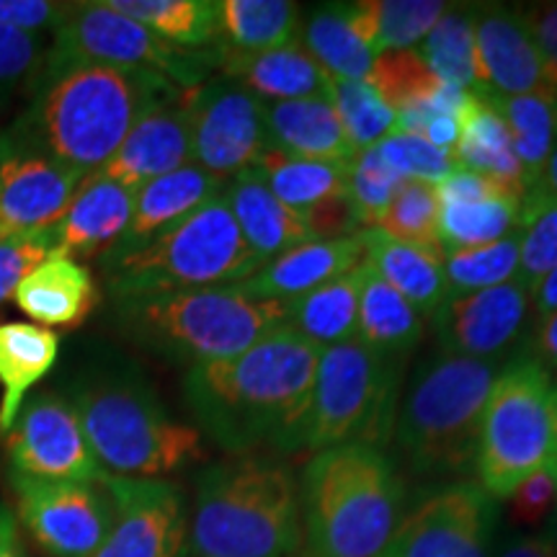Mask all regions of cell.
Instances as JSON below:
<instances>
[{
    "mask_svg": "<svg viewBox=\"0 0 557 557\" xmlns=\"http://www.w3.org/2000/svg\"><path fill=\"white\" fill-rule=\"evenodd\" d=\"M475 96H527L555 94L547 81L540 50L529 34L517 5L475 3Z\"/></svg>",
    "mask_w": 557,
    "mask_h": 557,
    "instance_id": "cell-19",
    "label": "cell"
},
{
    "mask_svg": "<svg viewBox=\"0 0 557 557\" xmlns=\"http://www.w3.org/2000/svg\"><path fill=\"white\" fill-rule=\"evenodd\" d=\"M302 47L331 78L367 81L374 58L348 21V3L315 5L302 21Z\"/></svg>",
    "mask_w": 557,
    "mask_h": 557,
    "instance_id": "cell-36",
    "label": "cell"
},
{
    "mask_svg": "<svg viewBox=\"0 0 557 557\" xmlns=\"http://www.w3.org/2000/svg\"><path fill=\"white\" fill-rule=\"evenodd\" d=\"M184 94L145 70L75 62L39 73L29 109L11 132L86 178L120 150L150 109Z\"/></svg>",
    "mask_w": 557,
    "mask_h": 557,
    "instance_id": "cell-2",
    "label": "cell"
},
{
    "mask_svg": "<svg viewBox=\"0 0 557 557\" xmlns=\"http://www.w3.org/2000/svg\"><path fill=\"white\" fill-rule=\"evenodd\" d=\"M532 292L519 278L498 287L449 295L431 323L447 357L504 361L527 329Z\"/></svg>",
    "mask_w": 557,
    "mask_h": 557,
    "instance_id": "cell-18",
    "label": "cell"
},
{
    "mask_svg": "<svg viewBox=\"0 0 557 557\" xmlns=\"http://www.w3.org/2000/svg\"><path fill=\"white\" fill-rule=\"evenodd\" d=\"M271 148L320 163H354L357 150L329 96L267 103Z\"/></svg>",
    "mask_w": 557,
    "mask_h": 557,
    "instance_id": "cell-28",
    "label": "cell"
},
{
    "mask_svg": "<svg viewBox=\"0 0 557 557\" xmlns=\"http://www.w3.org/2000/svg\"><path fill=\"white\" fill-rule=\"evenodd\" d=\"M114 302L124 336L186 367L238 357L287 323V302L253 295L243 282Z\"/></svg>",
    "mask_w": 557,
    "mask_h": 557,
    "instance_id": "cell-5",
    "label": "cell"
},
{
    "mask_svg": "<svg viewBox=\"0 0 557 557\" xmlns=\"http://www.w3.org/2000/svg\"><path fill=\"white\" fill-rule=\"evenodd\" d=\"M504 361L429 359L395 418L403 462L418 478H455L475 470L480 426Z\"/></svg>",
    "mask_w": 557,
    "mask_h": 557,
    "instance_id": "cell-8",
    "label": "cell"
},
{
    "mask_svg": "<svg viewBox=\"0 0 557 557\" xmlns=\"http://www.w3.org/2000/svg\"><path fill=\"white\" fill-rule=\"evenodd\" d=\"M529 357L537 359L549 374L557 372V312L534 325V338L529 346Z\"/></svg>",
    "mask_w": 557,
    "mask_h": 557,
    "instance_id": "cell-55",
    "label": "cell"
},
{
    "mask_svg": "<svg viewBox=\"0 0 557 557\" xmlns=\"http://www.w3.org/2000/svg\"><path fill=\"white\" fill-rule=\"evenodd\" d=\"M553 434H555V457H553V462H557V385H553Z\"/></svg>",
    "mask_w": 557,
    "mask_h": 557,
    "instance_id": "cell-61",
    "label": "cell"
},
{
    "mask_svg": "<svg viewBox=\"0 0 557 557\" xmlns=\"http://www.w3.org/2000/svg\"><path fill=\"white\" fill-rule=\"evenodd\" d=\"M438 197L434 184L423 181H403L389 201L387 212L382 214L377 230L389 238L413 243V246L442 248L438 240Z\"/></svg>",
    "mask_w": 557,
    "mask_h": 557,
    "instance_id": "cell-44",
    "label": "cell"
},
{
    "mask_svg": "<svg viewBox=\"0 0 557 557\" xmlns=\"http://www.w3.org/2000/svg\"><path fill=\"white\" fill-rule=\"evenodd\" d=\"M361 284H364V261L348 274L287 302L284 325L323 348L357 338Z\"/></svg>",
    "mask_w": 557,
    "mask_h": 557,
    "instance_id": "cell-32",
    "label": "cell"
},
{
    "mask_svg": "<svg viewBox=\"0 0 557 557\" xmlns=\"http://www.w3.org/2000/svg\"><path fill=\"white\" fill-rule=\"evenodd\" d=\"M111 11L148 26L160 39L186 50H209L222 41L218 0H103Z\"/></svg>",
    "mask_w": 557,
    "mask_h": 557,
    "instance_id": "cell-34",
    "label": "cell"
},
{
    "mask_svg": "<svg viewBox=\"0 0 557 557\" xmlns=\"http://www.w3.org/2000/svg\"><path fill=\"white\" fill-rule=\"evenodd\" d=\"M493 557H557L545 534H511Z\"/></svg>",
    "mask_w": 557,
    "mask_h": 557,
    "instance_id": "cell-56",
    "label": "cell"
},
{
    "mask_svg": "<svg viewBox=\"0 0 557 557\" xmlns=\"http://www.w3.org/2000/svg\"><path fill=\"white\" fill-rule=\"evenodd\" d=\"M83 176L34 148L16 132L0 135V240L52 230Z\"/></svg>",
    "mask_w": 557,
    "mask_h": 557,
    "instance_id": "cell-17",
    "label": "cell"
},
{
    "mask_svg": "<svg viewBox=\"0 0 557 557\" xmlns=\"http://www.w3.org/2000/svg\"><path fill=\"white\" fill-rule=\"evenodd\" d=\"M67 400L109 475L165 478L207 459L201 431L173 418L148 382L135 374H86Z\"/></svg>",
    "mask_w": 557,
    "mask_h": 557,
    "instance_id": "cell-6",
    "label": "cell"
},
{
    "mask_svg": "<svg viewBox=\"0 0 557 557\" xmlns=\"http://www.w3.org/2000/svg\"><path fill=\"white\" fill-rule=\"evenodd\" d=\"M47 41L41 34L3 29L0 26V88L37 81L45 65Z\"/></svg>",
    "mask_w": 557,
    "mask_h": 557,
    "instance_id": "cell-49",
    "label": "cell"
},
{
    "mask_svg": "<svg viewBox=\"0 0 557 557\" xmlns=\"http://www.w3.org/2000/svg\"><path fill=\"white\" fill-rule=\"evenodd\" d=\"M137 191L101 176H86L54 225V253L70 259L107 256L127 233Z\"/></svg>",
    "mask_w": 557,
    "mask_h": 557,
    "instance_id": "cell-21",
    "label": "cell"
},
{
    "mask_svg": "<svg viewBox=\"0 0 557 557\" xmlns=\"http://www.w3.org/2000/svg\"><path fill=\"white\" fill-rule=\"evenodd\" d=\"M225 199L243 238L263 263L310 240L302 214L282 205L253 165L227 181Z\"/></svg>",
    "mask_w": 557,
    "mask_h": 557,
    "instance_id": "cell-26",
    "label": "cell"
},
{
    "mask_svg": "<svg viewBox=\"0 0 557 557\" xmlns=\"http://www.w3.org/2000/svg\"><path fill=\"white\" fill-rule=\"evenodd\" d=\"M418 54L438 81L478 94L472 5H449L429 37L418 45Z\"/></svg>",
    "mask_w": 557,
    "mask_h": 557,
    "instance_id": "cell-40",
    "label": "cell"
},
{
    "mask_svg": "<svg viewBox=\"0 0 557 557\" xmlns=\"http://www.w3.org/2000/svg\"><path fill=\"white\" fill-rule=\"evenodd\" d=\"M357 338L382 357L400 359L421 344L423 318L398 289L364 261Z\"/></svg>",
    "mask_w": 557,
    "mask_h": 557,
    "instance_id": "cell-31",
    "label": "cell"
},
{
    "mask_svg": "<svg viewBox=\"0 0 557 557\" xmlns=\"http://www.w3.org/2000/svg\"><path fill=\"white\" fill-rule=\"evenodd\" d=\"M299 545V483L287 462L248 451L199 472L186 557H295Z\"/></svg>",
    "mask_w": 557,
    "mask_h": 557,
    "instance_id": "cell-3",
    "label": "cell"
},
{
    "mask_svg": "<svg viewBox=\"0 0 557 557\" xmlns=\"http://www.w3.org/2000/svg\"><path fill=\"white\" fill-rule=\"evenodd\" d=\"M331 103L336 109L348 143L354 150H369L395 132V111L374 94L364 81H336L331 83Z\"/></svg>",
    "mask_w": 557,
    "mask_h": 557,
    "instance_id": "cell-43",
    "label": "cell"
},
{
    "mask_svg": "<svg viewBox=\"0 0 557 557\" xmlns=\"http://www.w3.org/2000/svg\"><path fill=\"white\" fill-rule=\"evenodd\" d=\"M438 240L447 250L480 248L506 238L519 227L521 197H506L462 205V201H438Z\"/></svg>",
    "mask_w": 557,
    "mask_h": 557,
    "instance_id": "cell-39",
    "label": "cell"
},
{
    "mask_svg": "<svg viewBox=\"0 0 557 557\" xmlns=\"http://www.w3.org/2000/svg\"><path fill=\"white\" fill-rule=\"evenodd\" d=\"M506 194H517V191L506 189V186L498 184V181L468 169H455L447 178L442 181V184L436 186L438 201H462V205L498 199V197H506ZM517 197H521V194H517Z\"/></svg>",
    "mask_w": 557,
    "mask_h": 557,
    "instance_id": "cell-54",
    "label": "cell"
},
{
    "mask_svg": "<svg viewBox=\"0 0 557 557\" xmlns=\"http://www.w3.org/2000/svg\"><path fill=\"white\" fill-rule=\"evenodd\" d=\"M220 75L240 83L261 101H299L329 96L333 78L310 58L302 45L276 47V50L243 52L220 45Z\"/></svg>",
    "mask_w": 557,
    "mask_h": 557,
    "instance_id": "cell-22",
    "label": "cell"
},
{
    "mask_svg": "<svg viewBox=\"0 0 557 557\" xmlns=\"http://www.w3.org/2000/svg\"><path fill=\"white\" fill-rule=\"evenodd\" d=\"M462 132L455 148L459 169H468L483 176L498 181L506 189L524 197V171L513 152L511 132H508L504 116L491 107L485 99L472 94L462 116H459Z\"/></svg>",
    "mask_w": 557,
    "mask_h": 557,
    "instance_id": "cell-30",
    "label": "cell"
},
{
    "mask_svg": "<svg viewBox=\"0 0 557 557\" xmlns=\"http://www.w3.org/2000/svg\"><path fill=\"white\" fill-rule=\"evenodd\" d=\"M540 186H545L553 197H557V94H555V143H553V150H549L545 176H542Z\"/></svg>",
    "mask_w": 557,
    "mask_h": 557,
    "instance_id": "cell-59",
    "label": "cell"
},
{
    "mask_svg": "<svg viewBox=\"0 0 557 557\" xmlns=\"http://www.w3.org/2000/svg\"><path fill=\"white\" fill-rule=\"evenodd\" d=\"M75 62L145 70L171 81L181 90H194L220 67V45L209 50L176 47L152 34L148 26L111 11L103 0H96L70 5L65 21L52 32L41 73Z\"/></svg>",
    "mask_w": 557,
    "mask_h": 557,
    "instance_id": "cell-11",
    "label": "cell"
},
{
    "mask_svg": "<svg viewBox=\"0 0 557 557\" xmlns=\"http://www.w3.org/2000/svg\"><path fill=\"white\" fill-rule=\"evenodd\" d=\"M532 308H534V320H537V323L557 312V267L549 271V274L540 282V287L534 289Z\"/></svg>",
    "mask_w": 557,
    "mask_h": 557,
    "instance_id": "cell-58",
    "label": "cell"
},
{
    "mask_svg": "<svg viewBox=\"0 0 557 557\" xmlns=\"http://www.w3.org/2000/svg\"><path fill=\"white\" fill-rule=\"evenodd\" d=\"M555 457L553 374L521 354L500 369L480 426L475 472L491 498L506 500Z\"/></svg>",
    "mask_w": 557,
    "mask_h": 557,
    "instance_id": "cell-9",
    "label": "cell"
},
{
    "mask_svg": "<svg viewBox=\"0 0 557 557\" xmlns=\"http://www.w3.org/2000/svg\"><path fill=\"white\" fill-rule=\"evenodd\" d=\"M305 227H308L310 240H341V238H354L359 235L364 225H361L359 209L354 205V199L348 197V191L329 197L318 205L302 212Z\"/></svg>",
    "mask_w": 557,
    "mask_h": 557,
    "instance_id": "cell-50",
    "label": "cell"
},
{
    "mask_svg": "<svg viewBox=\"0 0 557 557\" xmlns=\"http://www.w3.org/2000/svg\"><path fill=\"white\" fill-rule=\"evenodd\" d=\"M451 3L442 0H361L348 3V21L372 54L413 50Z\"/></svg>",
    "mask_w": 557,
    "mask_h": 557,
    "instance_id": "cell-33",
    "label": "cell"
},
{
    "mask_svg": "<svg viewBox=\"0 0 557 557\" xmlns=\"http://www.w3.org/2000/svg\"><path fill=\"white\" fill-rule=\"evenodd\" d=\"M361 261H364V243L359 235L341 240H308L263 263L243 284L248 292L263 299L292 302V299L305 297L308 292L348 274Z\"/></svg>",
    "mask_w": 557,
    "mask_h": 557,
    "instance_id": "cell-24",
    "label": "cell"
},
{
    "mask_svg": "<svg viewBox=\"0 0 557 557\" xmlns=\"http://www.w3.org/2000/svg\"><path fill=\"white\" fill-rule=\"evenodd\" d=\"M9 472L39 480L103 483L109 475L83 434L73 403L58 393H39L24 403L5 434Z\"/></svg>",
    "mask_w": 557,
    "mask_h": 557,
    "instance_id": "cell-15",
    "label": "cell"
},
{
    "mask_svg": "<svg viewBox=\"0 0 557 557\" xmlns=\"http://www.w3.org/2000/svg\"><path fill=\"white\" fill-rule=\"evenodd\" d=\"M364 83L374 88V94L395 114H400V111L434 94V88L442 81L431 73V67L423 62L418 50H400L377 54Z\"/></svg>",
    "mask_w": 557,
    "mask_h": 557,
    "instance_id": "cell-45",
    "label": "cell"
},
{
    "mask_svg": "<svg viewBox=\"0 0 557 557\" xmlns=\"http://www.w3.org/2000/svg\"><path fill=\"white\" fill-rule=\"evenodd\" d=\"M114 524L94 557H186L189 508L184 491L165 478L107 475Z\"/></svg>",
    "mask_w": 557,
    "mask_h": 557,
    "instance_id": "cell-16",
    "label": "cell"
},
{
    "mask_svg": "<svg viewBox=\"0 0 557 557\" xmlns=\"http://www.w3.org/2000/svg\"><path fill=\"white\" fill-rule=\"evenodd\" d=\"M406 485L385 449H320L299 480L310 557H382L403 519Z\"/></svg>",
    "mask_w": 557,
    "mask_h": 557,
    "instance_id": "cell-4",
    "label": "cell"
},
{
    "mask_svg": "<svg viewBox=\"0 0 557 557\" xmlns=\"http://www.w3.org/2000/svg\"><path fill=\"white\" fill-rule=\"evenodd\" d=\"M18 527L50 557H94L114 524L103 483L39 480L9 472Z\"/></svg>",
    "mask_w": 557,
    "mask_h": 557,
    "instance_id": "cell-12",
    "label": "cell"
},
{
    "mask_svg": "<svg viewBox=\"0 0 557 557\" xmlns=\"http://www.w3.org/2000/svg\"><path fill=\"white\" fill-rule=\"evenodd\" d=\"M517 11L537 45L547 81L557 88V3L517 5Z\"/></svg>",
    "mask_w": 557,
    "mask_h": 557,
    "instance_id": "cell-53",
    "label": "cell"
},
{
    "mask_svg": "<svg viewBox=\"0 0 557 557\" xmlns=\"http://www.w3.org/2000/svg\"><path fill=\"white\" fill-rule=\"evenodd\" d=\"M557 94V90H555ZM555 94L480 96L504 116L511 132L513 152L524 171L527 191L542 184L545 165L555 143Z\"/></svg>",
    "mask_w": 557,
    "mask_h": 557,
    "instance_id": "cell-37",
    "label": "cell"
},
{
    "mask_svg": "<svg viewBox=\"0 0 557 557\" xmlns=\"http://www.w3.org/2000/svg\"><path fill=\"white\" fill-rule=\"evenodd\" d=\"M60 351L58 333L34 323H0V436L11 431L32 387L47 377Z\"/></svg>",
    "mask_w": 557,
    "mask_h": 557,
    "instance_id": "cell-29",
    "label": "cell"
},
{
    "mask_svg": "<svg viewBox=\"0 0 557 557\" xmlns=\"http://www.w3.org/2000/svg\"><path fill=\"white\" fill-rule=\"evenodd\" d=\"M549 470L555 472V478H557V462H549L547 465ZM547 537V542L549 545H553V549H555V555H557V504H555V511H553V517H549V521H547V529L545 532H542Z\"/></svg>",
    "mask_w": 557,
    "mask_h": 557,
    "instance_id": "cell-60",
    "label": "cell"
},
{
    "mask_svg": "<svg viewBox=\"0 0 557 557\" xmlns=\"http://www.w3.org/2000/svg\"><path fill=\"white\" fill-rule=\"evenodd\" d=\"M557 504V478L555 472L545 468L527 478L511 496V521L517 527L537 529L545 527L553 517Z\"/></svg>",
    "mask_w": 557,
    "mask_h": 557,
    "instance_id": "cell-51",
    "label": "cell"
},
{
    "mask_svg": "<svg viewBox=\"0 0 557 557\" xmlns=\"http://www.w3.org/2000/svg\"><path fill=\"white\" fill-rule=\"evenodd\" d=\"M364 243V261L395 287L418 312L434 315L438 305L449 297L447 271H444V248L413 246L389 238L377 227L359 233Z\"/></svg>",
    "mask_w": 557,
    "mask_h": 557,
    "instance_id": "cell-27",
    "label": "cell"
},
{
    "mask_svg": "<svg viewBox=\"0 0 557 557\" xmlns=\"http://www.w3.org/2000/svg\"><path fill=\"white\" fill-rule=\"evenodd\" d=\"M519 238L517 278L534 295L542 278L557 267V197L545 186H534L521 199Z\"/></svg>",
    "mask_w": 557,
    "mask_h": 557,
    "instance_id": "cell-41",
    "label": "cell"
},
{
    "mask_svg": "<svg viewBox=\"0 0 557 557\" xmlns=\"http://www.w3.org/2000/svg\"><path fill=\"white\" fill-rule=\"evenodd\" d=\"M225 189V178L199 169L197 163H189L184 169L150 181V184H145L137 191L127 233L111 250H129L143 246L145 240L156 238L165 227L189 218L191 212H197L207 201L222 197Z\"/></svg>",
    "mask_w": 557,
    "mask_h": 557,
    "instance_id": "cell-25",
    "label": "cell"
},
{
    "mask_svg": "<svg viewBox=\"0 0 557 557\" xmlns=\"http://www.w3.org/2000/svg\"><path fill=\"white\" fill-rule=\"evenodd\" d=\"M320 354L323 346L282 325L238 357L186 369V406L227 455H295L308 436Z\"/></svg>",
    "mask_w": 557,
    "mask_h": 557,
    "instance_id": "cell-1",
    "label": "cell"
},
{
    "mask_svg": "<svg viewBox=\"0 0 557 557\" xmlns=\"http://www.w3.org/2000/svg\"><path fill=\"white\" fill-rule=\"evenodd\" d=\"M186 94L150 109L124 137L120 150L90 176L109 178L132 191H139L150 181L189 165L191 122Z\"/></svg>",
    "mask_w": 557,
    "mask_h": 557,
    "instance_id": "cell-20",
    "label": "cell"
},
{
    "mask_svg": "<svg viewBox=\"0 0 557 557\" xmlns=\"http://www.w3.org/2000/svg\"><path fill=\"white\" fill-rule=\"evenodd\" d=\"M498 500L475 480L431 491L403 513L382 557H493Z\"/></svg>",
    "mask_w": 557,
    "mask_h": 557,
    "instance_id": "cell-13",
    "label": "cell"
},
{
    "mask_svg": "<svg viewBox=\"0 0 557 557\" xmlns=\"http://www.w3.org/2000/svg\"><path fill=\"white\" fill-rule=\"evenodd\" d=\"M0 557H26L21 547L18 519L5 504H0Z\"/></svg>",
    "mask_w": 557,
    "mask_h": 557,
    "instance_id": "cell-57",
    "label": "cell"
},
{
    "mask_svg": "<svg viewBox=\"0 0 557 557\" xmlns=\"http://www.w3.org/2000/svg\"><path fill=\"white\" fill-rule=\"evenodd\" d=\"M70 5L73 3L52 0H0V26L29 34L54 32L65 21Z\"/></svg>",
    "mask_w": 557,
    "mask_h": 557,
    "instance_id": "cell-52",
    "label": "cell"
},
{
    "mask_svg": "<svg viewBox=\"0 0 557 557\" xmlns=\"http://www.w3.org/2000/svg\"><path fill=\"white\" fill-rule=\"evenodd\" d=\"M54 253V227L0 240V305L11 299L21 278Z\"/></svg>",
    "mask_w": 557,
    "mask_h": 557,
    "instance_id": "cell-48",
    "label": "cell"
},
{
    "mask_svg": "<svg viewBox=\"0 0 557 557\" xmlns=\"http://www.w3.org/2000/svg\"><path fill=\"white\" fill-rule=\"evenodd\" d=\"M263 267L243 238L225 194L129 250L101 256L114 299L248 282Z\"/></svg>",
    "mask_w": 557,
    "mask_h": 557,
    "instance_id": "cell-7",
    "label": "cell"
},
{
    "mask_svg": "<svg viewBox=\"0 0 557 557\" xmlns=\"http://www.w3.org/2000/svg\"><path fill=\"white\" fill-rule=\"evenodd\" d=\"M400 359L382 357L359 338L325 346L312 389L305 449L369 444L385 449L398 418Z\"/></svg>",
    "mask_w": 557,
    "mask_h": 557,
    "instance_id": "cell-10",
    "label": "cell"
},
{
    "mask_svg": "<svg viewBox=\"0 0 557 557\" xmlns=\"http://www.w3.org/2000/svg\"><path fill=\"white\" fill-rule=\"evenodd\" d=\"M191 163L220 178H235L271 148L267 101L230 78H209L186 94Z\"/></svg>",
    "mask_w": 557,
    "mask_h": 557,
    "instance_id": "cell-14",
    "label": "cell"
},
{
    "mask_svg": "<svg viewBox=\"0 0 557 557\" xmlns=\"http://www.w3.org/2000/svg\"><path fill=\"white\" fill-rule=\"evenodd\" d=\"M400 184L403 178L389 169L377 148L357 152L351 171H348V197L357 205L364 230L380 225L382 214L387 212Z\"/></svg>",
    "mask_w": 557,
    "mask_h": 557,
    "instance_id": "cell-46",
    "label": "cell"
},
{
    "mask_svg": "<svg viewBox=\"0 0 557 557\" xmlns=\"http://www.w3.org/2000/svg\"><path fill=\"white\" fill-rule=\"evenodd\" d=\"M519 227L508 233L506 238L487 243L480 248L449 250L444 256V271H447L449 295H468L498 287V284L511 282L519 274Z\"/></svg>",
    "mask_w": 557,
    "mask_h": 557,
    "instance_id": "cell-42",
    "label": "cell"
},
{
    "mask_svg": "<svg viewBox=\"0 0 557 557\" xmlns=\"http://www.w3.org/2000/svg\"><path fill=\"white\" fill-rule=\"evenodd\" d=\"M374 148L403 181H423V184L438 186L451 171L459 169L451 152L438 150L429 139L408 135V132H393Z\"/></svg>",
    "mask_w": 557,
    "mask_h": 557,
    "instance_id": "cell-47",
    "label": "cell"
},
{
    "mask_svg": "<svg viewBox=\"0 0 557 557\" xmlns=\"http://www.w3.org/2000/svg\"><path fill=\"white\" fill-rule=\"evenodd\" d=\"M269 186L271 194L302 214L318 201L336 197L348 191V171L351 163H320V160H305L287 156V152L269 148L253 165Z\"/></svg>",
    "mask_w": 557,
    "mask_h": 557,
    "instance_id": "cell-38",
    "label": "cell"
},
{
    "mask_svg": "<svg viewBox=\"0 0 557 557\" xmlns=\"http://www.w3.org/2000/svg\"><path fill=\"white\" fill-rule=\"evenodd\" d=\"M11 302L41 329H75L99 305V287L86 263L52 253L21 278Z\"/></svg>",
    "mask_w": 557,
    "mask_h": 557,
    "instance_id": "cell-23",
    "label": "cell"
},
{
    "mask_svg": "<svg viewBox=\"0 0 557 557\" xmlns=\"http://www.w3.org/2000/svg\"><path fill=\"white\" fill-rule=\"evenodd\" d=\"M302 21V5L289 0H222L220 45L243 52L297 45Z\"/></svg>",
    "mask_w": 557,
    "mask_h": 557,
    "instance_id": "cell-35",
    "label": "cell"
}]
</instances>
